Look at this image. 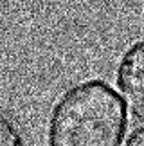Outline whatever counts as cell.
I'll list each match as a JSON object with an SVG mask.
<instances>
[{
	"label": "cell",
	"instance_id": "cell-1",
	"mask_svg": "<svg viewBox=\"0 0 144 146\" xmlns=\"http://www.w3.org/2000/svg\"><path fill=\"white\" fill-rule=\"evenodd\" d=\"M128 114L119 92L103 80L70 87L49 119L47 146H123Z\"/></svg>",
	"mask_w": 144,
	"mask_h": 146
},
{
	"label": "cell",
	"instance_id": "cell-2",
	"mask_svg": "<svg viewBox=\"0 0 144 146\" xmlns=\"http://www.w3.org/2000/svg\"><path fill=\"white\" fill-rule=\"evenodd\" d=\"M117 88L131 117L144 123V40L123 54L117 67Z\"/></svg>",
	"mask_w": 144,
	"mask_h": 146
},
{
	"label": "cell",
	"instance_id": "cell-3",
	"mask_svg": "<svg viewBox=\"0 0 144 146\" xmlns=\"http://www.w3.org/2000/svg\"><path fill=\"white\" fill-rule=\"evenodd\" d=\"M0 146H27L18 126L4 114H0Z\"/></svg>",
	"mask_w": 144,
	"mask_h": 146
},
{
	"label": "cell",
	"instance_id": "cell-4",
	"mask_svg": "<svg viewBox=\"0 0 144 146\" xmlns=\"http://www.w3.org/2000/svg\"><path fill=\"white\" fill-rule=\"evenodd\" d=\"M124 146H144V126L137 128L135 132H131V135L128 137Z\"/></svg>",
	"mask_w": 144,
	"mask_h": 146
}]
</instances>
